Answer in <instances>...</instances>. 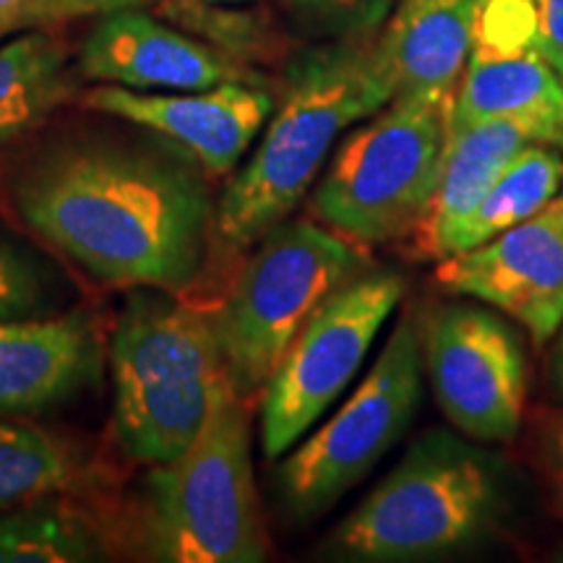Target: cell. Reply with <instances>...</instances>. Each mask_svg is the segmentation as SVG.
Segmentation results:
<instances>
[{
    "mask_svg": "<svg viewBox=\"0 0 563 563\" xmlns=\"http://www.w3.org/2000/svg\"><path fill=\"white\" fill-rule=\"evenodd\" d=\"M9 199L34 235L102 285L183 295L209 264L207 170L152 131L51 141L19 162Z\"/></svg>",
    "mask_w": 563,
    "mask_h": 563,
    "instance_id": "cell-1",
    "label": "cell"
},
{
    "mask_svg": "<svg viewBox=\"0 0 563 563\" xmlns=\"http://www.w3.org/2000/svg\"><path fill=\"white\" fill-rule=\"evenodd\" d=\"M391 97L376 34L323 40L295 53L262 144L217 203L209 258L251 251L274 224L287 220L342 133L376 115Z\"/></svg>",
    "mask_w": 563,
    "mask_h": 563,
    "instance_id": "cell-2",
    "label": "cell"
},
{
    "mask_svg": "<svg viewBox=\"0 0 563 563\" xmlns=\"http://www.w3.org/2000/svg\"><path fill=\"white\" fill-rule=\"evenodd\" d=\"M112 428L139 464L173 462L191 446L230 386L214 316L178 295L133 287L110 336Z\"/></svg>",
    "mask_w": 563,
    "mask_h": 563,
    "instance_id": "cell-3",
    "label": "cell"
},
{
    "mask_svg": "<svg viewBox=\"0 0 563 563\" xmlns=\"http://www.w3.org/2000/svg\"><path fill=\"white\" fill-rule=\"evenodd\" d=\"M136 534L150 561H266L269 538L253 481L251 420L232 386L217 394L191 446L146 475Z\"/></svg>",
    "mask_w": 563,
    "mask_h": 563,
    "instance_id": "cell-4",
    "label": "cell"
},
{
    "mask_svg": "<svg viewBox=\"0 0 563 563\" xmlns=\"http://www.w3.org/2000/svg\"><path fill=\"white\" fill-rule=\"evenodd\" d=\"M496 514V462L452 433H428L336 527L329 555L365 563L439 559L481 540Z\"/></svg>",
    "mask_w": 563,
    "mask_h": 563,
    "instance_id": "cell-5",
    "label": "cell"
},
{
    "mask_svg": "<svg viewBox=\"0 0 563 563\" xmlns=\"http://www.w3.org/2000/svg\"><path fill=\"white\" fill-rule=\"evenodd\" d=\"M363 272V245L308 220L274 224L211 313L232 391L243 402L264 391L302 323Z\"/></svg>",
    "mask_w": 563,
    "mask_h": 563,
    "instance_id": "cell-6",
    "label": "cell"
},
{
    "mask_svg": "<svg viewBox=\"0 0 563 563\" xmlns=\"http://www.w3.org/2000/svg\"><path fill=\"white\" fill-rule=\"evenodd\" d=\"M449 118L446 104H384L329 162L311 199L316 220L363 249L410 235L439 183Z\"/></svg>",
    "mask_w": 563,
    "mask_h": 563,
    "instance_id": "cell-7",
    "label": "cell"
},
{
    "mask_svg": "<svg viewBox=\"0 0 563 563\" xmlns=\"http://www.w3.org/2000/svg\"><path fill=\"white\" fill-rule=\"evenodd\" d=\"M420 340L402 319L352 397L279 464L277 490L292 519L319 517L402 439L420 405Z\"/></svg>",
    "mask_w": 563,
    "mask_h": 563,
    "instance_id": "cell-8",
    "label": "cell"
},
{
    "mask_svg": "<svg viewBox=\"0 0 563 563\" xmlns=\"http://www.w3.org/2000/svg\"><path fill=\"white\" fill-rule=\"evenodd\" d=\"M402 295V274L363 272L302 323L264 386L262 449L269 460L295 449L347 389Z\"/></svg>",
    "mask_w": 563,
    "mask_h": 563,
    "instance_id": "cell-9",
    "label": "cell"
},
{
    "mask_svg": "<svg viewBox=\"0 0 563 563\" xmlns=\"http://www.w3.org/2000/svg\"><path fill=\"white\" fill-rule=\"evenodd\" d=\"M426 357L443 415L483 443L519 433L527 399V357L517 329L477 306H449L428 327Z\"/></svg>",
    "mask_w": 563,
    "mask_h": 563,
    "instance_id": "cell-10",
    "label": "cell"
},
{
    "mask_svg": "<svg viewBox=\"0 0 563 563\" xmlns=\"http://www.w3.org/2000/svg\"><path fill=\"white\" fill-rule=\"evenodd\" d=\"M522 118L563 150V81L543 53L538 0H477L449 129Z\"/></svg>",
    "mask_w": 563,
    "mask_h": 563,
    "instance_id": "cell-11",
    "label": "cell"
},
{
    "mask_svg": "<svg viewBox=\"0 0 563 563\" xmlns=\"http://www.w3.org/2000/svg\"><path fill=\"white\" fill-rule=\"evenodd\" d=\"M446 292L490 302L543 344L563 323V199L475 249L439 262Z\"/></svg>",
    "mask_w": 563,
    "mask_h": 563,
    "instance_id": "cell-12",
    "label": "cell"
},
{
    "mask_svg": "<svg viewBox=\"0 0 563 563\" xmlns=\"http://www.w3.org/2000/svg\"><path fill=\"white\" fill-rule=\"evenodd\" d=\"M84 104L170 139L191 154L207 175H228L269 121L274 95L264 84L251 81L173 95L100 84L84 95Z\"/></svg>",
    "mask_w": 563,
    "mask_h": 563,
    "instance_id": "cell-13",
    "label": "cell"
},
{
    "mask_svg": "<svg viewBox=\"0 0 563 563\" xmlns=\"http://www.w3.org/2000/svg\"><path fill=\"white\" fill-rule=\"evenodd\" d=\"M76 74L87 81L139 91H199L228 81L264 84L243 60L175 30L150 9L100 13L81 42Z\"/></svg>",
    "mask_w": 563,
    "mask_h": 563,
    "instance_id": "cell-14",
    "label": "cell"
},
{
    "mask_svg": "<svg viewBox=\"0 0 563 563\" xmlns=\"http://www.w3.org/2000/svg\"><path fill=\"white\" fill-rule=\"evenodd\" d=\"M102 350L84 313L0 321V415H37L100 376Z\"/></svg>",
    "mask_w": 563,
    "mask_h": 563,
    "instance_id": "cell-15",
    "label": "cell"
},
{
    "mask_svg": "<svg viewBox=\"0 0 563 563\" xmlns=\"http://www.w3.org/2000/svg\"><path fill=\"white\" fill-rule=\"evenodd\" d=\"M548 144L545 133L522 118H490L464 129H449L435 191L410 232L415 258L443 262L504 167L525 146ZM551 146V144H548Z\"/></svg>",
    "mask_w": 563,
    "mask_h": 563,
    "instance_id": "cell-16",
    "label": "cell"
},
{
    "mask_svg": "<svg viewBox=\"0 0 563 563\" xmlns=\"http://www.w3.org/2000/svg\"><path fill=\"white\" fill-rule=\"evenodd\" d=\"M477 0H397L376 32L378 58L389 76L391 100H422L454 108Z\"/></svg>",
    "mask_w": 563,
    "mask_h": 563,
    "instance_id": "cell-17",
    "label": "cell"
},
{
    "mask_svg": "<svg viewBox=\"0 0 563 563\" xmlns=\"http://www.w3.org/2000/svg\"><path fill=\"white\" fill-rule=\"evenodd\" d=\"M76 91L68 47L47 26L0 45V150L40 129Z\"/></svg>",
    "mask_w": 563,
    "mask_h": 563,
    "instance_id": "cell-18",
    "label": "cell"
},
{
    "mask_svg": "<svg viewBox=\"0 0 563 563\" xmlns=\"http://www.w3.org/2000/svg\"><path fill=\"white\" fill-rule=\"evenodd\" d=\"M58 493L0 506V563L108 561L104 534Z\"/></svg>",
    "mask_w": 563,
    "mask_h": 563,
    "instance_id": "cell-19",
    "label": "cell"
},
{
    "mask_svg": "<svg viewBox=\"0 0 563 563\" xmlns=\"http://www.w3.org/2000/svg\"><path fill=\"white\" fill-rule=\"evenodd\" d=\"M563 183V159L555 146L530 144L514 157L477 203L454 241V253L470 251L514 224L530 220L555 199ZM452 253V256H454Z\"/></svg>",
    "mask_w": 563,
    "mask_h": 563,
    "instance_id": "cell-20",
    "label": "cell"
},
{
    "mask_svg": "<svg viewBox=\"0 0 563 563\" xmlns=\"http://www.w3.org/2000/svg\"><path fill=\"white\" fill-rule=\"evenodd\" d=\"M81 470L55 435L0 415V506L74 488Z\"/></svg>",
    "mask_w": 563,
    "mask_h": 563,
    "instance_id": "cell-21",
    "label": "cell"
},
{
    "mask_svg": "<svg viewBox=\"0 0 563 563\" xmlns=\"http://www.w3.org/2000/svg\"><path fill=\"white\" fill-rule=\"evenodd\" d=\"M53 287V272L32 251L0 238V321L45 319Z\"/></svg>",
    "mask_w": 563,
    "mask_h": 563,
    "instance_id": "cell-22",
    "label": "cell"
},
{
    "mask_svg": "<svg viewBox=\"0 0 563 563\" xmlns=\"http://www.w3.org/2000/svg\"><path fill=\"white\" fill-rule=\"evenodd\" d=\"M302 30L321 40L371 37L397 0H282Z\"/></svg>",
    "mask_w": 563,
    "mask_h": 563,
    "instance_id": "cell-23",
    "label": "cell"
},
{
    "mask_svg": "<svg viewBox=\"0 0 563 563\" xmlns=\"http://www.w3.org/2000/svg\"><path fill=\"white\" fill-rule=\"evenodd\" d=\"M534 454L563 519V410H548L534 418Z\"/></svg>",
    "mask_w": 563,
    "mask_h": 563,
    "instance_id": "cell-24",
    "label": "cell"
},
{
    "mask_svg": "<svg viewBox=\"0 0 563 563\" xmlns=\"http://www.w3.org/2000/svg\"><path fill=\"white\" fill-rule=\"evenodd\" d=\"M63 0H0V42L13 34L58 24Z\"/></svg>",
    "mask_w": 563,
    "mask_h": 563,
    "instance_id": "cell-25",
    "label": "cell"
},
{
    "mask_svg": "<svg viewBox=\"0 0 563 563\" xmlns=\"http://www.w3.org/2000/svg\"><path fill=\"white\" fill-rule=\"evenodd\" d=\"M167 3H249V0H63L58 11V24L79 16H100V13L118 9H157Z\"/></svg>",
    "mask_w": 563,
    "mask_h": 563,
    "instance_id": "cell-26",
    "label": "cell"
},
{
    "mask_svg": "<svg viewBox=\"0 0 563 563\" xmlns=\"http://www.w3.org/2000/svg\"><path fill=\"white\" fill-rule=\"evenodd\" d=\"M538 16L543 53L563 81V0H538Z\"/></svg>",
    "mask_w": 563,
    "mask_h": 563,
    "instance_id": "cell-27",
    "label": "cell"
},
{
    "mask_svg": "<svg viewBox=\"0 0 563 563\" xmlns=\"http://www.w3.org/2000/svg\"><path fill=\"white\" fill-rule=\"evenodd\" d=\"M555 373H559V384L563 389V336H561V344H559V355H555Z\"/></svg>",
    "mask_w": 563,
    "mask_h": 563,
    "instance_id": "cell-28",
    "label": "cell"
},
{
    "mask_svg": "<svg viewBox=\"0 0 563 563\" xmlns=\"http://www.w3.org/2000/svg\"><path fill=\"white\" fill-rule=\"evenodd\" d=\"M561 199H563V196H561Z\"/></svg>",
    "mask_w": 563,
    "mask_h": 563,
    "instance_id": "cell-29",
    "label": "cell"
}]
</instances>
